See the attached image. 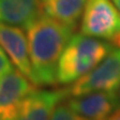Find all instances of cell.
Wrapping results in <instances>:
<instances>
[{
	"mask_svg": "<svg viewBox=\"0 0 120 120\" xmlns=\"http://www.w3.org/2000/svg\"><path fill=\"white\" fill-rule=\"evenodd\" d=\"M26 29L34 85L56 86L58 62L76 29L46 13L39 16Z\"/></svg>",
	"mask_w": 120,
	"mask_h": 120,
	"instance_id": "1",
	"label": "cell"
},
{
	"mask_svg": "<svg viewBox=\"0 0 120 120\" xmlns=\"http://www.w3.org/2000/svg\"><path fill=\"white\" fill-rule=\"evenodd\" d=\"M113 48L107 41L81 32L72 34L58 62V83L71 85L77 81L102 61Z\"/></svg>",
	"mask_w": 120,
	"mask_h": 120,
	"instance_id": "2",
	"label": "cell"
},
{
	"mask_svg": "<svg viewBox=\"0 0 120 120\" xmlns=\"http://www.w3.org/2000/svg\"><path fill=\"white\" fill-rule=\"evenodd\" d=\"M81 34L120 48V11L112 0H87L80 22Z\"/></svg>",
	"mask_w": 120,
	"mask_h": 120,
	"instance_id": "3",
	"label": "cell"
},
{
	"mask_svg": "<svg viewBox=\"0 0 120 120\" xmlns=\"http://www.w3.org/2000/svg\"><path fill=\"white\" fill-rule=\"evenodd\" d=\"M120 88V48L112 49L91 71L71 83L72 97L92 91H118Z\"/></svg>",
	"mask_w": 120,
	"mask_h": 120,
	"instance_id": "4",
	"label": "cell"
},
{
	"mask_svg": "<svg viewBox=\"0 0 120 120\" xmlns=\"http://www.w3.org/2000/svg\"><path fill=\"white\" fill-rule=\"evenodd\" d=\"M36 89L32 82L15 68L0 78V120H15L27 96Z\"/></svg>",
	"mask_w": 120,
	"mask_h": 120,
	"instance_id": "5",
	"label": "cell"
},
{
	"mask_svg": "<svg viewBox=\"0 0 120 120\" xmlns=\"http://www.w3.org/2000/svg\"><path fill=\"white\" fill-rule=\"evenodd\" d=\"M69 88L36 89L23 99L15 120H50L58 103L68 98Z\"/></svg>",
	"mask_w": 120,
	"mask_h": 120,
	"instance_id": "6",
	"label": "cell"
},
{
	"mask_svg": "<svg viewBox=\"0 0 120 120\" xmlns=\"http://www.w3.org/2000/svg\"><path fill=\"white\" fill-rule=\"evenodd\" d=\"M68 103L78 115L89 120H108L120 108L118 91H92L72 97Z\"/></svg>",
	"mask_w": 120,
	"mask_h": 120,
	"instance_id": "7",
	"label": "cell"
},
{
	"mask_svg": "<svg viewBox=\"0 0 120 120\" xmlns=\"http://www.w3.org/2000/svg\"><path fill=\"white\" fill-rule=\"evenodd\" d=\"M0 47L8 55L13 66L32 82L34 76L28 52V40L22 28L0 23Z\"/></svg>",
	"mask_w": 120,
	"mask_h": 120,
	"instance_id": "8",
	"label": "cell"
},
{
	"mask_svg": "<svg viewBox=\"0 0 120 120\" xmlns=\"http://www.w3.org/2000/svg\"><path fill=\"white\" fill-rule=\"evenodd\" d=\"M42 13L40 0H0V23L26 29Z\"/></svg>",
	"mask_w": 120,
	"mask_h": 120,
	"instance_id": "9",
	"label": "cell"
},
{
	"mask_svg": "<svg viewBox=\"0 0 120 120\" xmlns=\"http://www.w3.org/2000/svg\"><path fill=\"white\" fill-rule=\"evenodd\" d=\"M87 0H40L43 12L75 29L81 19Z\"/></svg>",
	"mask_w": 120,
	"mask_h": 120,
	"instance_id": "10",
	"label": "cell"
},
{
	"mask_svg": "<svg viewBox=\"0 0 120 120\" xmlns=\"http://www.w3.org/2000/svg\"><path fill=\"white\" fill-rule=\"evenodd\" d=\"M79 117H80V115H78L70 107L68 101L67 102L61 101L56 106L51 117H50V120H78Z\"/></svg>",
	"mask_w": 120,
	"mask_h": 120,
	"instance_id": "11",
	"label": "cell"
},
{
	"mask_svg": "<svg viewBox=\"0 0 120 120\" xmlns=\"http://www.w3.org/2000/svg\"><path fill=\"white\" fill-rule=\"evenodd\" d=\"M15 68L13 64L11 62V60L9 59L8 55L4 52V50L0 47V78L7 72L11 71Z\"/></svg>",
	"mask_w": 120,
	"mask_h": 120,
	"instance_id": "12",
	"label": "cell"
},
{
	"mask_svg": "<svg viewBox=\"0 0 120 120\" xmlns=\"http://www.w3.org/2000/svg\"><path fill=\"white\" fill-rule=\"evenodd\" d=\"M108 120H120V108L117 109L116 111L108 118Z\"/></svg>",
	"mask_w": 120,
	"mask_h": 120,
	"instance_id": "13",
	"label": "cell"
},
{
	"mask_svg": "<svg viewBox=\"0 0 120 120\" xmlns=\"http://www.w3.org/2000/svg\"><path fill=\"white\" fill-rule=\"evenodd\" d=\"M112 1H113V4H116V7L119 9V11H120V0H112Z\"/></svg>",
	"mask_w": 120,
	"mask_h": 120,
	"instance_id": "14",
	"label": "cell"
},
{
	"mask_svg": "<svg viewBox=\"0 0 120 120\" xmlns=\"http://www.w3.org/2000/svg\"><path fill=\"white\" fill-rule=\"evenodd\" d=\"M78 120H89V119H88V118H86V117H82V116H80V117H79V119H78Z\"/></svg>",
	"mask_w": 120,
	"mask_h": 120,
	"instance_id": "15",
	"label": "cell"
},
{
	"mask_svg": "<svg viewBox=\"0 0 120 120\" xmlns=\"http://www.w3.org/2000/svg\"><path fill=\"white\" fill-rule=\"evenodd\" d=\"M118 91H119V98H120V88H119V90H118Z\"/></svg>",
	"mask_w": 120,
	"mask_h": 120,
	"instance_id": "16",
	"label": "cell"
}]
</instances>
